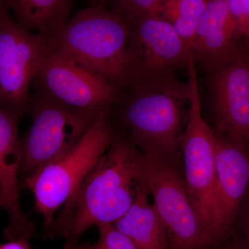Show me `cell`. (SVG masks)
I'll return each mask as SVG.
<instances>
[{
	"label": "cell",
	"instance_id": "1",
	"mask_svg": "<svg viewBox=\"0 0 249 249\" xmlns=\"http://www.w3.org/2000/svg\"><path fill=\"white\" fill-rule=\"evenodd\" d=\"M147 155L119 132L63 205L45 238L59 237L75 249L90 228L114 224L147 186Z\"/></svg>",
	"mask_w": 249,
	"mask_h": 249
},
{
	"label": "cell",
	"instance_id": "2",
	"mask_svg": "<svg viewBox=\"0 0 249 249\" xmlns=\"http://www.w3.org/2000/svg\"><path fill=\"white\" fill-rule=\"evenodd\" d=\"M130 90L132 96L121 114L125 137L147 155H179L189 108L188 83L175 76Z\"/></svg>",
	"mask_w": 249,
	"mask_h": 249
},
{
	"label": "cell",
	"instance_id": "3",
	"mask_svg": "<svg viewBox=\"0 0 249 249\" xmlns=\"http://www.w3.org/2000/svg\"><path fill=\"white\" fill-rule=\"evenodd\" d=\"M128 24L114 9L91 6L69 19L49 45L104 77L121 89L127 88Z\"/></svg>",
	"mask_w": 249,
	"mask_h": 249
},
{
	"label": "cell",
	"instance_id": "4",
	"mask_svg": "<svg viewBox=\"0 0 249 249\" xmlns=\"http://www.w3.org/2000/svg\"><path fill=\"white\" fill-rule=\"evenodd\" d=\"M119 133L111 123L110 107L106 108L78 145L22 180L24 188L34 195L35 211L43 219L44 237L53 225L55 213L68 200Z\"/></svg>",
	"mask_w": 249,
	"mask_h": 249
},
{
	"label": "cell",
	"instance_id": "5",
	"mask_svg": "<svg viewBox=\"0 0 249 249\" xmlns=\"http://www.w3.org/2000/svg\"><path fill=\"white\" fill-rule=\"evenodd\" d=\"M29 110L32 121L20 140L22 181L78 145L101 111L70 107L41 91L31 97Z\"/></svg>",
	"mask_w": 249,
	"mask_h": 249
},
{
	"label": "cell",
	"instance_id": "6",
	"mask_svg": "<svg viewBox=\"0 0 249 249\" xmlns=\"http://www.w3.org/2000/svg\"><path fill=\"white\" fill-rule=\"evenodd\" d=\"M188 74L189 108L179 153L187 193L199 222L213 241L215 191V140L213 129L201 112L196 70L191 59Z\"/></svg>",
	"mask_w": 249,
	"mask_h": 249
},
{
	"label": "cell",
	"instance_id": "7",
	"mask_svg": "<svg viewBox=\"0 0 249 249\" xmlns=\"http://www.w3.org/2000/svg\"><path fill=\"white\" fill-rule=\"evenodd\" d=\"M147 162L149 193L166 229L170 249L218 248L201 225L190 200L180 153L173 157L147 155Z\"/></svg>",
	"mask_w": 249,
	"mask_h": 249
},
{
	"label": "cell",
	"instance_id": "8",
	"mask_svg": "<svg viewBox=\"0 0 249 249\" xmlns=\"http://www.w3.org/2000/svg\"><path fill=\"white\" fill-rule=\"evenodd\" d=\"M43 38L16 22L0 1V106L19 116L30 109V88L49 52Z\"/></svg>",
	"mask_w": 249,
	"mask_h": 249
},
{
	"label": "cell",
	"instance_id": "9",
	"mask_svg": "<svg viewBox=\"0 0 249 249\" xmlns=\"http://www.w3.org/2000/svg\"><path fill=\"white\" fill-rule=\"evenodd\" d=\"M127 24V88L167 79L187 68L193 53L169 23L150 18Z\"/></svg>",
	"mask_w": 249,
	"mask_h": 249
},
{
	"label": "cell",
	"instance_id": "10",
	"mask_svg": "<svg viewBox=\"0 0 249 249\" xmlns=\"http://www.w3.org/2000/svg\"><path fill=\"white\" fill-rule=\"evenodd\" d=\"M36 81L41 92L76 109L101 111L120 97L104 77L56 49H49Z\"/></svg>",
	"mask_w": 249,
	"mask_h": 249
},
{
	"label": "cell",
	"instance_id": "11",
	"mask_svg": "<svg viewBox=\"0 0 249 249\" xmlns=\"http://www.w3.org/2000/svg\"><path fill=\"white\" fill-rule=\"evenodd\" d=\"M208 75L214 133L248 150L249 55L242 49L231 61Z\"/></svg>",
	"mask_w": 249,
	"mask_h": 249
},
{
	"label": "cell",
	"instance_id": "12",
	"mask_svg": "<svg viewBox=\"0 0 249 249\" xmlns=\"http://www.w3.org/2000/svg\"><path fill=\"white\" fill-rule=\"evenodd\" d=\"M215 140V191L213 237L222 247L232 230L249 188L248 150L220 134Z\"/></svg>",
	"mask_w": 249,
	"mask_h": 249
},
{
	"label": "cell",
	"instance_id": "13",
	"mask_svg": "<svg viewBox=\"0 0 249 249\" xmlns=\"http://www.w3.org/2000/svg\"><path fill=\"white\" fill-rule=\"evenodd\" d=\"M239 39L227 0H209L192 47L196 66L209 73L231 61L242 50Z\"/></svg>",
	"mask_w": 249,
	"mask_h": 249
},
{
	"label": "cell",
	"instance_id": "14",
	"mask_svg": "<svg viewBox=\"0 0 249 249\" xmlns=\"http://www.w3.org/2000/svg\"><path fill=\"white\" fill-rule=\"evenodd\" d=\"M5 3L18 25L40 36L48 47L66 25L73 6L70 0H9Z\"/></svg>",
	"mask_w": 249,
	"mask_h": 249
},
{
	"label": "cell",
	"instance_id": "15",
	"mask_svg": "<svg viewBox=\"0 0 249 249\" xmlns=\"http://www.w3.org/2000/svg\"><path fill=\"white\" fill-rule=\"evenodd\" d=\"M148 188L139 194L124 217L113 225L137 249H170L166 229L154 207L149 203Z\"/></svg>",
	"mask_w": 249,
	"mask_h": 249
},
{
	"label": "cell",
	"instance_id": "16",
	"mask_svg": "<svg viewBox=\"0 0 249 249\" xmlns=\"http://www.w3.org/2000/svg\"><path fill=\"white\" fill-rule=\"evenodd\" d=\"M209 0H163L160 18L169 23L192 52L199 19Z\"/></svg>",
	"mask_w": 249,
	"mask_h": 249
},
{
	"label": "cell",
	"instance_id": "17",
	"mask_svg": "<svg viewBox=\"0 0 249 249\" xmlns=\"http://www.w3.org/2000/svg\"><path fill=\"white\" fill-rule=\"evenodd\" d=\"M163 0H119L114 9L125 22L130 23L150 18H160Z\"/></svg>",
	"mask_w": 249,
	"mask_h": 249
},
{
	"label": "cell",
	"instance_id": "18",
	"mask_svg": "<svg viewBox=\"0 0 249 249\" xmlns=\"http://www.w3.org/2000/svg\"><path fill=\"white\" fill-rule=\"evenodd\" d=\"M99 238L95 245H81L83 249H137L128 237L119 231L113 224L98 226Z\"/></svg>",
	"mask_w": 249,
	"mask_h": 249
},
{
	"label": "cell",
	"instance_id": "19",
	"mask_svg": "<svg viewBox=\"0 0 249 249\" xmlns=\"http://www.w3.org/2000/svg\"><path fill=\"white\" fill-rule=\"evenodd\" d=\"M239 37H249V0H227Z\"/></svg>",
	"mask_w": 249,
	"mask_h": 249
},
{
	"label": "cell",
	"instance_id": "20",
	"mask_svg": "<svg viewBox=\"0 0 249 249\" xmlns=\"http://www.w3.org/2000/svg\"><path fill=\"white\" fill-rule=\"evenodd\" d=\"M234 225H236L245 237V240L249 244V188L236 215Z\"/></svg>",
	"mask_w": 249,
	"mask_h": 249
},
{
	"label": "cell",
	"instance_id": "21",
	"mask_svg": "<svg viewBox=\"0 0 249 249\" xmlns=\"http://www.w3.org/2000/svg\"><path fill=\"white\" fill-rule=\"evenodd\" d=\"M0 249H33L29 240L26 239L8 241L7 242L0 245Z\"/></svg>",
	"mask_w": 249,
	"mask_h": 249
},
{
	"label": "cell",
	"instance_id": "22",
	"mask_svg": "<svg viewBox=\"0 0 249 249\" xmlns=\"http://www.w3.org/2000/svg\"><path fill=\"white\" fill-rule=\"evenodd\" d=\"M228 249H249V244L247 241H236L233 244L228 245Z\"/></svg>",
	"mask_w": 249,
	"mask_h": 249
},
{
	"label": "cell",
	"instance_id": "23",
	"mask_svg": "<svg viewBox=\"0 0 249 249\" xmlns=\"http://www.w3.org/2000/svg\"><path fill=\"white\" fill-rule=\"evenodd\" d=\"M213 249H228V246H222V247H218V248Z\"/></svg>",
	"mask_w": 249,
	"mask_h": 249
},
{
	"label": "cell",
	"instance_id": "24",
	"mask_svg": "<svg viewBox=\"0 0 249 249\" xmlns=\"http://www.w3.org/2000/svg\"><path fill=\"white\" fill-rule=\"evenodd\" d=\"M75 249H83V248H82L81 245H78V247H77Z\"/></svg>",
	"mask_w": 249,
	"mask_h": 249
}]
</instances>
